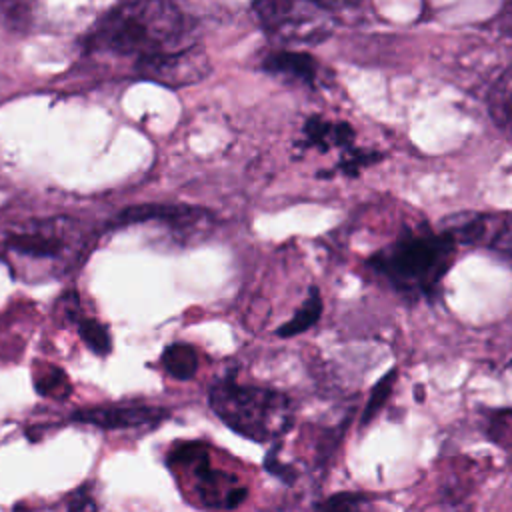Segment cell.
<instances>
[{
  "instance_id": "1",
  "label": "cell",
  "mask_w": 512,
  "mask_h": 512,
  "mask_svg": "<svg viewBox=\"0 0 512 512\" xmlns=\"http://www.w3.org/2000/svg\"><path fill=\"white\" fill-rule=\"evenodd\" d=\"M94 52L132 56L138 64L192 46L194 30L186 14L172 2H128L110 10L90 32Z\"/></svg>"
},
{
  "instance_id": "2",
  "label": "cell",
  "mask_w": 512,
  "mask_h": 512,
  "mask_svg": "<svg viewBox=\"0 0 512 512\" xmlns=\"http://www.w3.org/2000/svg\"><path fill=\"white\" fill-rule=\"evenodd\" d=\"M456 246L444 230H410L376 250L366 268L404 298H432L454 264Z\"/></svg>"
},
{
  "instance_id": "3",
  "label": "cell",
  "mask_w": 512,
  "mask_h": 512,
  "mask_svg": "<svg viewBox=\"0 0 512 512\" xmlns=\"http://www.w3.org/2000/svg\"><path fill=\"white\" fill-rule=\"evenodd\" d=\"M208 400L228 428L254 442L276 440L292 426V400L272 388L224 378L210 388Z\"/></svg>"
},
{
  "instance_id": "4",
  "label": "cell",
  "mask_w": 512,
  "mask_h": 512,
  "mask_svg": "<svg viewBox=\"0 0 512 512\" xmlns=\"http://www.w3.org/2000/svg\"><path fill=\"white\" fill-rule=\"evenodd\" d=\"M170 466L186 480L192 498L206 508L232 510L248 494V488L236 474L212 466L204 444H180L170 454Z\"/></svg>"
},
{
  "instance_id": "5",
  "label": "cell",
  "mask_w": 512,
  "mask_h": 512,
  "mask_svg": "<svg viewBox=\"0 0 512 512\" xmlns=\"http://www.w3.org/2000/svg\"><path fill=\"white\" fill-rule=\"evenodd\" d=\"M262 30L286 44H316L332 34L336 14L326 2H254Z\"/></svg>"
},
{
  "instance_id": "6",
  "label": "cell",
  "mask_w": 512,
  "mask_h": 512,
  "mask_svg": "<svg viewBox=\"0 0 512 512\" xmlns=\"http://www.w3.org/2000/svg\"><path fill=\"white\" fill-rule=\"evenodd\" d=\"M442 230L456 244L490 248L512 258V212H464L444 220Z\"/></svg>"
},
{
  "instance_id": "7",
  "label": "cell",
  "mask_w": 512,
  "mask_h": 512,
  "mask_svg": "<svg viewBox=\"0 0 512 512\" xmlns=\"http://www.w3.org/2000/svg\"><path fill=\"white\" fill-rule=\"evenodd\" d=\"M6 244L18 258L36 262L62 260L72 248V232L66 220L36 222L14 232Z\"/></svg>"
},
{
  "instance_id": "8",
  "label": "cell",
  "mask_w": 512,
  "mask_h": 512,
  "mask_svg": "<svg viewBox=\"0 0 512 512\" xmlns=\"http://www.w3.org/2000/svg\"><path fill=\"white\" fill-rule=\"evenodd\" d=\"M140 70L154 82H162L166 86H184L202 80L208 74L210 64L204 50L200 46H192L182 52L142 62Z\"/></svg>"
},
{
  "instance_id": "9",
  "label": "cell",
  "mask_w": 512,
  "mask_h": 512,
  "mask_svg": "<svg viewBox=\"0 0 512 512\" xmlns=\"http://www.w3.org/2000/svg\"><path fill=\"white\" fill-rule=\"evenodd\" d=\"M126 220H160L164 226H168L172 232H176L180 238H194L212 228L214 216L202 208L196 206H146L138 208L134 212L124 214Z\"/></svg>"
},
{
  "instance_id": "10",
  "label": "cell",
  "mask_w": 512,
  "mask_h": 512,
  "mask_svg": "<svg viewBox=\"0 0 512 512\" xmlns=\"http://www.w3.org/2000/svg\"><path fill=\"white\" fill-rule=\"evenodd\" d=\"M260 68L272 76L316 88L322 84V68L320 62L308 54L298 50H270L262 56Z\"/></svg>"
},
{
  "instance_id": "11",
  "label": "cell",
  "mask_w": 512,
  "mask_h": 512,
  "mask_svg": "<svg viewBox=\"0 0 512 512\" xmlns=\"http://www.w3.org/2000/svg\"><path fill=\"white\" fill-rule=\"evenodd\" d=\"M166 416L164 410L152 406H106L90 408L76 414L78 420L96 424L102 428H134L144 424H156Z\"/></svg>"
},
{
  "instance_id": "12",
  "label": "cell",
  "mask_w": 512,
  "mask_h": 512,
  "mask_svg": "<svg viewBox=\"0 0 512 512\" xmlns=\"http://www.w3.org/2000/svg\"><path fill=\"white\" fill-rule=\"evenodd\" d=\"M354 130L346 122H332L320 116H310L302 128L300 146L316 148L320 152H328L332 148H340L350 152L354 146Z\"/></svg>"
},
{
  "instance_id": "13",
  "label": "cell",
  "mask_w": 512,
  "mask_h": 512,
  "mask_svg": "<svg viewBox=\"0 0 512 512\" xmlns=\"http://www.w3.org/2000/svg\"><path fill=\"white\" fill-rule=\"evenodd\" d=\"M488 114L494 124L512 140V66L488 90Z\"/></svg>"
},
{
  "instance_id": "14",
  "label": "cell",
  "mask_w": 512,
  "mask_h": 512,
  "mask_svg": "<svg viewBox=\"0 0 512 512\" xmlns=\"http://www.w3.org/2000/svg\"><path fill=\"white\" fill-rule=\"evenodd\" d=\"M320 314H322V298H320L318 288L312 286V288L308 290V296H306V300L302 302V306L294 312V316H292L288 322H284V324L276 330V334H278L280 338L298 336V334L306 332L308 328H312V326L318 322Z\"/></svg>"
},
{
  "instance_id": "15",
  "label": "cell",
  "mask_w": 512,
  "mask_h": 512,
  "mask_svg": "<svg viewBox=\"0 0 512 512\" xmlns=\"http://www.w3.org/2000/svg\"><path fill=\"white\" fill-rule=\"evenodd\" d=\"M166 372L178 380H190L198 370V352L184 342L170 344L162 354Z\"/></svg>"
},
{
  "instance_id": "16",
  "label": "cell",
  "mask_w": 512,
  "mask_h": 512,
  "mask_svg": "<svg viewBox=\"0 0 512 512\" xmlns=\"http://www.w3.org/2000/svg\"><path fill=\"white\" fill-rule=\"evenodd\" d=\"M368 498L356 492H340L320 502L314 512H366Z\"/></svg>"
},
{
  "instance_id": "17",
  "label": "cell",
  "mask_w": 512,
  "mask_h": 512,
  "mask_svg": "<svg viewBox=\"0 0 512 512\" xmlns=\"http://www.w3.org/2000/svg\"><path fill=\"white\" fill-rule=\"evenodd\" d=\"M394 380H396V372H388V374L376 384V388L372 390V394H370V398H368V404H366V408H364V416H362V422H364V424L384 406V402L388 400V396H390V392H392Z\"/></svg>"
},
{
  "instance_id": "18",
  "label": "cell",
  "mask_w": 512,
  "mask_h": 512,
  "mask_svg": "<svg viewBox=\"0 0 512 512\" xmlns=\"http://www.w3.org/2000/svg\"><path fill=\"white\" fill-rule=\"evenodd\" d=\"M80 334L84 338V342L98 354H106L110 350V338L104 326H100L94 320H84L80 324Z\"/></svg>"
},
{
  "instance_id": "19",
  "label": "cell",
  "mask_w": 512,
  "mask_h": 512,
  "mask_svg": "<svg viewBox=\"0 0 512 512\" xmlns=\"http://www.w3.org/2000/svg\"><path fill=\"white\" fill-rule=\"evenodd\" d=\"M378 158H380L378 152L354 150V148H352L350 152H344V154H342L338 168H340L344 174H348V176H356L364 166L378 162Z\"/></svg>"
},
{
  "instance_id": "20",
  "label": "cell",
  "mask_w": 512,
  "mask_h": 512,
  "mask_svg": "<svg viewBox=\"0 0 512 512\" xmlns=\"http://www.w3.org/2000/svg\"><path fill=\"white\" fill-rule=\"evenodd\" d=\"M38 388H40L42 394L62 396V394L68 392V382H66L64 374H60L58 370L50 368L44 378H38Z\"/></svg>"
},
{
  "instance_id": "21",
  "label": "cell",
  "mask_w": 512,
  "mask_h": 512,
  "mask_svg": "<svg viewBox=\"0 0 512 512\" xmlns=\"http://www.w3.org/2000/svg\"><path fill=\"white\" fill-rule=\"evenodd\" d=\"M66 512H98V506H96V502H94L92 496H88V494L82 492V494H76V496L68 502Z\"/></svg>"
},
{
  "instance_id": "22",
  "label": "cell",
  "mask_w": 512,
  "mask_h": 512,
  "mask_svg": "<svg viewBox=\"0 0 512 512\" xmlns=\"http://www.w3.org/2000/svg\"><path fill=\"white\" fill-rule=\"evenodd\" d=\"M496 26H498V30L502 32V34H508V36H512V2L510 4H506V6H502V10L496 14Z\"/></svg>"
},
{
  "instance_id": "23",
  "label": "cell",
  "mask_w": 512,
  "mask_h": 512,
  "mask_svg": "<svg viewBox=\"0 0 512 512\" xmlns=\"http://www.w3.org/2000/svg\"><path fill=\"white\" fill-rule=\"evenodd\" d=\"M494 428H500V430H506L508 436H512V410H506V412H500L496 418H494Z\"/></svg>"
},
{
  "instance_id": "24",
  "label": "cell",
  "mask_w": 512,
  "mask_h": 512,
  "mask_svg": "<svg viewBox=\"0 0 512 512\" xmlns=\"http://www.w3.org/2000/svg\"><path fill=\"white\" fill-rule=\"evenodd\" d=\"M510 366H512V362H510Z\"/></svg>"
}]
</instances>
